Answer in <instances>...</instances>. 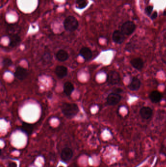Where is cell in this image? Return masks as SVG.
<instances>
[{"instance_id":"obj_4","label":"cell","mask_w":166,"mask_h":167,"mask_svg":"<svg viewBox=\"0 0 166 167\" xmlns=\"http://www.w3.org/2000/svg\"><path fill=\"white\" fill-rule=\"evenodd\" d=\"M136 28L134 22L127 21L125 22L121 27V32L124 35H130L133 33Z\"/></svg>"},{"instance_id":"obj_13","label":"cell","mask_w":166,"mask_h":167,"mask_svg":"<svg viewBox=\"0 0 166 167\" xmlns=\"http://www.w3.org/2000/svg\"><path fill=\"white\" fill-rule=\"evenodd\" d=\"M150 99L154 103H158L161 100L162 96L158 91H153L149 96Z\"/></svg>"},{"instance_id":"obj_12","label":"cell","mask_w":166,"mask_h":167,"mask_svg":"<svg viewBox=\"0 0 166 167\" xmlns=\"http://www.w3.org/2000/svg\"><path fill=\"white\" fill-rule=\"evenodd\" d=\"M55 73L58 78H63L67 75V68L62 66H58L55 69Z\"/></svg>"},{"instance_id":"obj_3","label":"cell","mask_w":166,"mask_h":167,"mask_svg":"<svg viewBox=\"0 0 166 167\" xmlns=\"http://www.w3.org/2000/svg\"><path fill=\"white\" fill-rule=\"evenodd\" d=\"M120 81V75L118 72L116 71H111L109 72L107 78V81L109 84L115 85L118 84Z\"/></svg>"},{"instance_id":"obj_8","label":"cell","mask_w":166,"mask_h":167,"mask_svg":"<svg viewBox=\"0 0 166 167\" xmlns=\"http://www.w3.org/2000/svg\"><path fill=\"white\" fill-rule=\"evenodd\" d=\"M112 39L115 43L118 44H122L125 40L124 34L122 32L119 30H116L113 34Z\"/></svg>"},{"instance_id":"obj_25","label":"cell","mask_w":166,"mask_h":167,"mask_svg":"<svg viewBox=\"0 0 166 167\" xmlns=\"http://www.w3.org/2000/svg\"><path fill=\"white\" fill-rule=\"evenodd\" d=\"M164 15H166V10H165V12H164Z\"/></svg>"},{"instance_id":"obj_16","label":"cell","mask_w":166,"mask_h":167,"mask_svg":"<svg viewBox=\"0 0 166 167\" xmlns=\"http://www.w3.org/2000/svg\"><path fill=\"white\" fill-rule=\"evenodd\" d=\"M56 58L58 60L61 62H64L68 59L69 55L67 52L63 49H60L56 54Z\"/></svg>"},{"instance_id":"obj_9","label":"cell","mask_w":166,"mask_h":167,"mask_svg":"<svg viewBox=\"0 0 166 167\" xmlns=\"http://www.w3.org/2000/svg\"><path fill=\"white\" fill-rule=\"evenodd\" d=\"M141 83L138 78L134 77L131 79L130 83L128 85V88L131 91H136L141 88Z\"/></svg>"},{"instance_id":"obj_14","label":"cell","mask_w":166,"mask_h":167,"mask_svg":"<svg viewBox=\"0 0 166 167\" xmlns=\"http://www.w3.org/2000/svg\"><path fill=\"white\" fill-rule=\"evenodd\" d=\"M80 54L85 60H89L92 58L93 54L91 49L88 47H83L80 51Z\"/></svg>"},{"instance_id":"obj_6","label":"cell","mask_w":166,"mask_h":167,"mask_svg":"<svg viewBox=\"0 0 166 167\" xmlns=\"http://www.w3.org/2000/svg\"><path fill=\"white\" fill-rule=\"evenodd\" d=\"M73 156V151L72 150L68 147H66L62 150L61 157L62 160L67 162L72 158Z\"/></svg>"},{"instance_id":"obj_21","label":"cell","mask_w":166,"mask_h":167,"mask_svg":"<svg viewBox=\"0 0 166 167\" xmlns=\"http://www.w3.org/2000/svg\"><path fill=\"white\" fill-rule=\"evenodd\" d=\"M12 62L11 60L7 58L3 60V65L6 66H9L12 65Z\"/></svg>"},{"instance_id":"obj_17","label":"cell","mask_w":166,"mask_h":167,"mask_svg":"<svg viewBox=\"0 0 166 167\" xmlns=\"http://www.w3.org/2000/svg\"><path fill=\"white\" fill-rule=\"evenodd\" d=\"M21 42V39L18 34L10 36V42H9V46L11 47H14L18 46L20 44Z\"/></svg>"},{"instance_id":"obj_1","label":"cell","mask_w":166,"mask_h":167,"mask_svg":"<svg viewBox=\"0 0 166 167\" xmlns=\"http://www.w3.org/2000/svg\"><path fill=\"white\" fill-rule=\"evenodd\" d=\"M62 111L66 117L72 118L79 112V108L76 104L65 103L62 105Z\"/></svg>"},{"instance_id":"obj_15","label":"cell","mask_w":166,"mask_h":167,"mask_svg":"<svg viewBox=\"0 0 166 167\" xmlns=\"http://www.w3.org/2000/svg\"><path fill=\"white\" fill-rule=\"evenodd\" d=\"M20 27L16 24L9 25L7 28V32L10 36L17 35L20 32Z\"/></svg>"},{"instance_id":"obj_7","label":"cell","mask_w":166,"mask_h":167,"mask_svg":"<svg viewBox=\"0 0 166 167\" xmlns=\"http://www.w3.org/2000/svg\"><path fill=\"white\" fill-rule=\"evenodd\" d=\"M28 75V72L27 70L24 67L21 66H18L16 69L14 76L17 79L20 80H23L27 77Z\"/></svg>"},{"instance_id":"obj_20","label":"cell","mask_w":166,"mask_h":167,"mask_svg":"<svg viewBox=\"0 0 166 167\" xmlns=\"http://www.w3.org/2000/svg\"><path fill=\"white\" fill-rule=\"evenodd\" d=\"M89 3L88 0H76V6L79 9H84L87 6Z\"/></svg>"},{"instance_id":"obj_2","label":"cell","mask_w":166,"mask_h":167,"mask_svg":"<svg viewBox=\"0 0 166 167\" xmlns=\"http://www.w3.org/2000/svg\"><path fill=\"white\" fill-rule=\"evenodd\" d=\"M79 22L74 16H70L65 18L63 22L64 29L69 32H74L79 27Z\"/></svg>"},{"instance_id":"obj_5","label":"cell","mask_w":166,"mask_h":167,"mask_svg":"<svg viewBox=\"0 0 166 167\" xmlns=\"http://www.w3.org/2000/svg\"><path fill=\"white\" fill-rule=\"evenodd\" d=\"M121 99V96L118 93H111L107 98V103L109 105L115 106L118 104Z\"/></svg>"},{"instance_id":"obj_24","label":"cell","mask_w":166,"mask_h":167,"mask_svg":"<svg viewBox=\"0 0 166 167\" xmlns=\"http://www.w3.org/2000/svg\"><path fill=\"white\" fill-rule=\"evenodd\" d=\"M157 12H154V14H153V15H152V18L153 19H155V18L157 17Z\"/></svg>"},{"instance_id":"obj_23","label":"cell","mask_w":166,"mask_h":167,"mask_svg":"<svg viewBox=\"0 0 166 167\" xmlns=\"http://www.w3.org/2000/svg\"><path fill=\"white\" fill-rule=\"evenodd\" d=\"M7 167H17V164L15 162H11L8 164Z\"/></svg>"},{"instance_id":"obj_11","label":"cell","mask_w":166,"mask_h":167,"mask_svg":"<svg viewBox=\"0 0 166 167\" xmlns=\"http://www.w3.org/2000/svg\"><path fill=\"white\" fill-rule=\"evenodd\" d=\"M153 110L148 107H144L140 110V115L144 119H150L153 115Z\"/></svg>"},{"instance_id":"obj_10","label":"cell","mask_w":166,"mask_h":167,"mask_svg":"<svg viewBox=\"0 0 166 167\" xmlns=\"http://www.w3.org/2000/svg\"><path fill=\"white\" fill-rule=\"evenodd\" d=\"M131 64L134 69L137 71H141L144 66V62L141 58H135L131 60Z\"/></svg>"},{"instance_id":"obj_18","label":"cell","mask_w":166,"mask_h":167,"mask_svg":"<svg viewBox=\"0 0 166 167\" xmlns=\"http://www.w3.org/2000/svg\"><path fill=\"white\" fill-rule=\"evenodd\" d=\"M33 129H34V127L32 124L26 122L23 123L21 127V130L28 135H30L32 134Z\"/></svg>"},{"instance_id":"obj_19","label":"cell","mask_w":166,"mask_h":167,"mask_svg":"<svg viewBox=\"0 0 166 167\" xmlns=\"http://www.w3.org/2000/svg\"><path fill=\"white\" fill-rule=\"evenodd\" d=\"M74 90V87L71 82H67L64 84L63 90L66 96H71Z\"/></svg>"},{"instance_id":"obj_26","label":"cell","mask_w":166,"mask_h":167,"mask_svg":"<svg viewBox=\"0 0 166 167\" xmlns=\"http://www.w3.org/2000/svg\"><path fill=\"white\" fill-rule=\"evenodd\" d=\"M63 167V166H60V167Z\"/></svg>"},{"instance_id":"obj_22","label":"cell","mask_w":166,"mask_h":167,"mask_svg":"<svg viewBox=\"0 0 166 167\" xmlns=\"http://www.w3.org/2000/svg\"><path fill=\"white\" fill-rule=\"evenodd\" d=\"M153 7H151V6H149L146 8V13L148 15L152 13V11H153Z\"/></svg>"}]
</instances>
